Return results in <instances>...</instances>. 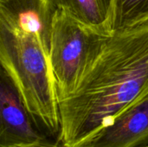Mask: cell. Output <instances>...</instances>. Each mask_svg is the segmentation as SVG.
Returning <instances> with one entry per match:
<instances>
[{
    "mask_svg": "<svg viewBox=\"0 0 148 147\" xmlns=\"http://www.w3.org/2000/svg\"><path fill=\"white\" fill-rule=\"evenodd\" d=\"M148 92V22L112 34L75 91L58 102L56 141L82 147Z\"/></svg>",
    "mask_w": 148,
    "mask_h": 147,
    "instance_id": "6da1fadb",
    "label": "cell"
},
{
    "mask_svg": "<svg viewBox=\"0 0 148 147\" xmlns=\"http://www.w3.org/2000/svg\"><path fill=\"white\" fill-rule=\"evenodd\" d=\"M0 62L37 128L56 140L58 99L49 55L40 40L32 34L0 26Z\"/></svg>",
    "mask_w": 148,
    "mask_h": 147,
    "instance_id": "7a4b0ae2",
    "label": "cell"
},
{
    "mask_svg": "<svg viewBox=\"0 0 148 147\" xmlns=\"http://www.w3.org/2000/svg\"><path fill=\"white\" fill-rule=\"evenodd\" d=\"M111 36L84 25L62 10L56 11L49 61L58 102L75 91Z\"/></svg>",
    "mask_w": 148,
    "mask_h": 147,
    "instance_id": "3957f363",
    "label": "cell"
},
{
    "mask_svg": "<svg viewBox=\"0 0 148 147\" xmlns=\"http://www.w3.org/2000/svg\"><path fill=\"white\" fill-rule=\"evenodd\" d=\"M45 138L36 126L11 81L2 70L0 147L30 145Z\"/></svg>",
    "mask_w": 148,
    "mask_h": 147,
    "instance_id": "277c9868",
    "label": "cell"
},
{
    "mask_svg": "<svg viewBox=\"0 0 148 147\" xmlns=\"http://www.w3.org/2000/svg\"><path fill=\"white\" fill-rule=\"evenodd\" d=\"M148 92L82 147H147Z\"/></svg>",
    "mask_w": 148,
    "mask_h": 147,
    "instance_id": "5b68a950",
    "label": "cell"
},
{
    "mask_svg": "<svg viewBox=\"0 0 148 147\" xmlns=\"http://www.w3.org/2000/svg\"><path fill=\"white\" fill-rule=\"evenodd\" d=\"M56 11L50 0H0V26L34 35L49 55Z\"/></svg>",
    "mask_w": 148,
    "mask_h": 147,
    "instance_id": "8992f818",
    "label": "cell"
},
{
    "mask_svg": "<svg viewBox=\"0 0 148 147\" xmlns=\"http://www.w3.org/2000/svg\"><path fill=\"white\" fill-rule=\"evenodd\" d=\"M62 10L84 25L111 36L114 0H50Z\"/></svg>",
    "mask_w": 148,
    "mask_h": 147,
    "instance_id": "52a82bcc",
    "label": "cell"
},
{
    "mask_svg": "<svg viewBox=\"0 0 148 147\" xmlns=\"http://www.w3.org/2000/svg\"><path fill=\"white\" fill-rule=\"evenodd\" d=\"M148 22V0H114L112 34Z\"/></svg>",
    "mask_w": 148,
    "mask_h": 147,
    "instance_id": "ba28073f",
    "label": "cell"
},
{
    "mask_svg": "<svg viewBox=\"0 0 148 147\" xmlns=\"http://www.w3.org/2000/svg\"><path fill=\"white\" fill-rule=\"evenodd\" d=\"M9 147H65L63 145H62L60 142L56 140H51L49 138L42 139L37 142H35L30 145H25V146H15Z\"/></svg>",
    "mask_w": 148,
    "mask_h": 147,
    "instance_id": "9c48e42d",
    "label": "cell"
},
{
    "mask_svg": "<svg viewBox=\"0 0 148 147\" xmlns=\"http://www.w3.org/2000/svg\"><path fill=\"white\" fill-rule=\"evenodd\" d=\"M147 147H148V146H147Z\"/></svg>",
    "mask_w": 148,
    "mask_h": 147,
    "instance_id": "30bf717a",
    "label": "cell"
}]
</instances>
